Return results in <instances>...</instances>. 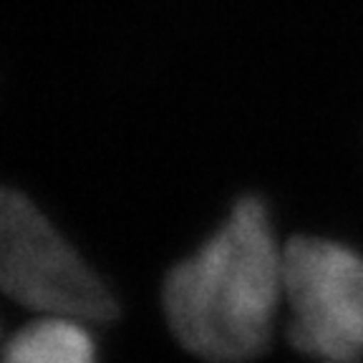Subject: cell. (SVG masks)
I'll return each mask as SVG.
<instances>
[{"label":"cell","mask_w":363,"mask_h":363,"mask_svg":"<svg viewBox=\"0 0 363 363\" xmlns=\"http://www.w3.org/2000/svg\"><path fill=\"white\" fill-rule=\"evenodd\" d=\"M283 298V250L265 204L245 197L225 225L167 275L164 311L179 343L210 363H245L270 340Z\"/></svg>","instance_id":"1"},{"label":"cell","mask_w":363,"mask_h":363,"mask_svg":"<svg viewBox=\"0 0 363 363\" xmlns=\"http://www.w3.org/2000/svg\"><path fill=\"white\" fill-rule=\"evenodd\" d=\"M0 293L45 313L104 323L116 303L33 202L0 187Z\"/></svg>","instance_id":"2"},{"label":"cell","mask_w":363,"mask_h":363,"mask_svg":"<svg viewBox=\"0 0 363 363\" xmlns=\"http://www.w3.org/2000/svg\"><path fill=\"white\" fill-rule=\"evenodd\" d=\"M283 298L293 346L323 361L363 353V257L330 240L295 238L283 250Z\"/></svg>","instance_id":"3"},{"label":"cell","mask_w":363,"mask_h":363,"mask_svg":"<svg viewBox=\"0 0 363 363\" xmlns=\"http://www.w3.org/2000/svg\"><path fill=\"white\" fill-rule=\"evenodd\" d=\"M81 323L68 315L40 318L8 340L0 363H94V340Z\"/></svg>","instance_id":"4"},{"label":"cell","mask_w":363,"mask_h":363,"mask_svg":"<svg viewBox=\"0 0 363 363\" xmlns=\"http://www.w3.org/2000/svg\"><path fill=\"white\" fill-rule=\"evenodd\" d=\"M325 363H338V361H325Z\"/></svg>","instance_id":"5"}]
</instances>
